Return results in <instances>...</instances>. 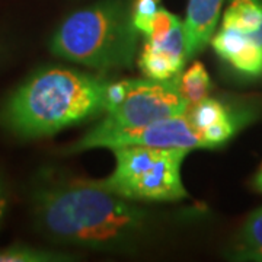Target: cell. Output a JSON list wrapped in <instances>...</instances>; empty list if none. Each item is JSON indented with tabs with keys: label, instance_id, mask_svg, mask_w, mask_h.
<instances>
[{
	"label": "cell",
	"instance_id": "cell-1",
	"mask_svg": "<svg viewBox=\"0 0 262 262\" xmlns=\"http://www.w3.org/2000/svg\"><path fill=\"white\" fill-rule=\"evenodd\" d=\"M32 210L48 239L101 252L130 251L150 233L151 225L144 208L92 179L41 182L32 194Z\"/></svg>",
	"mask_w": 262,
	"mask_h": 262
},
{
	"label": "cell",
	"instance_id": "cell-2",
	"mask_svg": "<svg viewBox=\"0 0 262 262\" xmlns=\"http://www.w3.org/2000/svg\"><path fill=\"white\" fill-rule=\"evenodd\" d=\"M110 80L64 67H46L18 86L0 106V125L20 140L57 134L105 111Z\"/></svg>",
	"mask_w": 262,
	"mask_h": 262
},
{
	"label": "cell",
	"instance_id": "cell-3",
	"mask_svg": "<svg viewBox=\"0 0 262 262\" xmlns=\"http://www.w3.org/2000/svg\"><path fill=\"white\" fill-rule=\"evenodd\" d=\"M131 5L128 0H103L76 10L53 34L51 53L103 73L131 67L141 35L133 24Z\"/></svg>",
	"mask_w": 262,
	"mask_h": 262
},
{
	"label": "cell",
	"instance_id": "cell-4",
	"mask_svg": "<svg viewBox=\"0 0 262 262\" xmlns=\"http://www.w3.org/2000/svg\"><path fill=\"white\" fill-rule=\"evenodd\" d=\"M111 151L115 158L113 173L98 181L106 191L134 203H173L188 196L181 168L191 150L121 146Z\"/></svg>",
	"mask_w": 262,
	"mask_h": 262
},
{
	"label": "cell",
	"instance_id": "cell-5",
	"mask_svg": "<svg viewBox=\"0 0 262 262\" xmlns=\"http://www.w3.org/2000/svg\"><path fill=\"white\" fill-rule=\"evenodd\" d=\"M178 77L110 82L103 118L96 125L106 130H125L187 114L188 103L179 92Z\"/></svg>",
	"mask_w": 262,
	"mask_h": 262
},
{
	"label": "cell",
	"instance_id": "cell-6",
	"mask_svg": "<svg viewBox=\"0 0 262 262\" xmlns=\"http://www.w3.org/2000/svg\"><path fill=\"white\" fill-rule=\"evenodd\" d=\"M121 146H149L173 149H207L187 114L151 122L136 128L106 130L95 125L83 137L69 146L66 153H80L91 149H115Z\"/></svg>",
	"mask_w": 262,
	"mask_h": 262
},
{
	"label": "cell",
	"instance_id": "cell-7",
	"mask_svg": "<svg viewBox=\"0 0 262 262\" xmlns=\"http://www.w3.org/2000/svg\"><path fill=\"white\" fill-rule=\"evenodd\" d=\"M139 56L143 75L155 80H168L182 73L188 61L184 22L160 8Z\"/></svg>",
	"mask_w": 262,
	"mask_h": 262
},
{
	"label": "cell",
	"instance_id": "cell-8",
	"mask_svg": "<svg viewBox=\"0 0 262 262\" xmlns=\"http://www.w3.org/2000/svg\"><path fill=\"white\" fill-rule=\"evenodd\" d=\"M189 122L198 131L207 149H215L230 140L242 125V114L214 98H206L187 111Z\"/></svg>",
	"mask_w": 262,
	"mask_h": 262
},
{
	"label": "cell",
	"instance_id": "cell-9",
	"mask_svg": "<svg viewBox=\"0 0 262 262\" xmlns=\"http://www.w3.org/2000/svg\"><path fill=\"white\" fill-rule=\"evenodd\" d=\"M214 51L234 70L246 76L262 75V42L241 29L222 25L211 38Z\"/></svg>",
	"mask_w": 262,
	"mask_h": 262
},
{
	"label": "cell",
	"instance_id": "cell-10",
	"mask_svg": "<svg viewBox=\"0 0 262 262\" xmlns=\"http://www.w3.org/2000/svg\"><path fill=\"white\" fill-rule=\"evenodd\" d=\"M222 25L241 29L262 42V3L259 0H232Z\"/></svg>",
	"mask_w": 262,
	"mask_h": 262
},
{
	"label": "cell",
	"instance_id": "cell-11",
	"mask_svg": "<svg viewBox=\"0 0 262 262\" xmlns=\"http://www.w3.org/2000/svg\"><path fill=\"white\" fill-rule=\"evenodd\" d=\"M179 92L187 101L188 108L208 98L211 80L201 61H194L178 77Z\"/></svg>",
	"mask_w": 262,
	"mask_h": 262
},
{
	"label": "cell",
	"instance_id": "cell-12",
	"mask_svg": "<svg viewBox=\"0 0 262 262\" xmlns=\"http://www.w3.org/2000/svg\"><path fill=\"white\" fill-rule=\"evenodd\" d=\"M239 236V255L245 259L262 261V207L248 215Z\"/></svg>",
	"mask_w": 262,
	"mask_h": 262
},
{
	"label": "cell",
	"instance_id": "cell-13",
	"mask_svg": "<svg viewBox=\"0 0 262 262\" xmlns=\"http://www.w3.org/2000/svg\"><path fill=\"white\" fill-rule=\"evenodd\" d=\"M72 261V255L39 249L28 245H13L0 251V262H61Z\"/></svg>",
	"mask_w": 262,
	"mask_h": 262
},
{
	"label": "cell",
	"instance_id": "cell-14",
	"mask_svg": "<svg viewBox=\"0 0 262 262\" xmlns=\"http://www.w3.org/2000/svg\"><path fill=\"white\" fill-rule=\"evenodd\" d=\"M160 0H134L131 5L133 24L143 37L150 34L153 20L160 10Z\"/></svg>",
	"mask_w": 262,
	"mask_h": 262
},
{
	"label": "cell",
	"instance_id": "cell-15",
	"mask_svg": "<svg viewBox=\"0 0 262 262\" xmlns=\"http://www.w3.org/2000/svg\"><path fill=\"white\" fill-rule=\"evenodd\" d=\"M6 210H8V189L3 181L0 179V225L6 214Z\"/></svg>",
	"mask_w": 262,
	"mask_h": 262
},
{
	"label": "cell",
	"instance_id": "cell-16",
	"mask_svg": "<svg viewBox=\"0 0 262 262\" xmlns=\"http://www.w3.org/2000/svg\"><path fill=\"white\" fill-rule=\"evenodd\" d=\"M255 187H256L258 191L262 192V165L259 170H258V173H256V177H255Z\"/></svg>",
	"mask_w": 262,
	"mask_h": 262
},
{
	"label": "cell",
	"instance_id": "cell-17",
	"mask_svg": "<svg viewBox=\"0 0 262 262\" xmlns=\"http://www.w3.org/2000/svg\"><path fill=\"white\" fill-rule=\"evenodd\" d=\"M5 48H6V46L0 41V63H2V60H3V57H5Z\"/></svg>",
	"mask_w": 262,
	"mask_h": 262
}]
</instances>
